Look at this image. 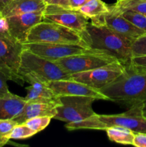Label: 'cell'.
Listing matches in <instances>:
<instances>
[{"label": "cell", "mask_w": 146, "mask_h": 147, "mask_svg": "<svg viewBox=\"0 0 146 147\" xmlns=\"http://www.w3.org/2000/svg\"><path fill=\"white\" fill-rule=\"evenodd\" d=\"M43 1L47 4H57V5L69 7L68 0H43Z\"/></svg>", "instance_id": "1f68e13d"}, {"label": "cell", "mask_w": 146, "mask_h": 147, "mask_svg": "<svg viewBox=\"0 0 146 147\" xmlns=\"http://www.w3.org/2000/svg\"><path fill=\"white\" fill-rule=\"evenodd\" d=\"M109 140L117 144L133 145L134 132L123 126H111L105 130Z\"/></svg>", "instance_id": "ffe728a7"}, {"label": "cell", "mask_w": 146, "mask_h": 147, "mask_svg": "<svg viewBox=\"0 0 146 147\" xmlns=\"http://www.w3.org/2000/svg\"><path fill=\"white\" fill-rule=\"evenodd\" d=\"M57 103H40V102H27L19 114L13 120L17 123H23L28 119L38 116H51L53 118L57 113Z\"/></svg>", "instance_id": "2e32d148"}, {"label": "cell", "mask_w": 146, "mask_h": 147, "mask_svg": "<svg viewBox=\"0 0 146 147\" xmlns=\"http://www.w3.org/2000/svg\"><path fill=\"white\" fill-rule=\"evenodd\" d=\"M143 104L129 108L124 113L111 115L95 113L85 119L77 122L67 123L65 128L69 131L77 129L105 131L111 126H123L134 133H146V117L143 110Z\"/></svg>", "instance_id": "7a4b0ae2"}, {"label": "cell", "mask_w": 146, "mask_h": 147, "mask_svg": "<svg viewBox=\"0 0 146 147\" xmlns=\"http://www.w3.org/2000/svg\"><path fill=\"white\" fill-rule=\"evenodd\" d=\"M117 61L114 56L101 50H96L64 57L54 62L66 73L71 75L102 67Z\"/></svg>", "instance_id": "8992f818"}, {"label": "cell", "mask_w": 146, "mask_h": 147, "mask_svg": "<svg viewBox=\"0 0 146 147\" xmlns=\"http://www.w3.org/2000/svg\"><path fill=\"white\" fill-rule=\"evenodd\" d=\"M49 87L54 91L57 96H90L97 100L109 99L100 92V90L90 87L81 82L72 79L59 80L50 81L47 83Z\"/></svg>", "instance_id": "4fadbf2b"}, {"label": "cell", "mask_w": 146, "mask_h": 147, "mask_svg": "<svg viewBox=\"0 0 146 147\" xmlns=\"http://www.w3.org/2000/svg\"><path fill=\"white\" fill-rule=\"evenodd\" d=\"M109 100L129 108L146 102V72L130 67L116 80L100 89Z\"/></svg>", "instance_id": "6da1fadb"}, {"label": "cell", "mask_w": 146, "mask_h": 147, "mask_svg": "<svg viewBox=\"0 0 146 147\" xmlns=\"http://www.w3.org/2000/svg\"><path fill=\"white\" fill-rule=\"evenodd\" d=\"M125 70V66L117 61L87 71L73 73L71 78L90 87L100 90L116 80Z\"/></svg>", "instance_id": "9c48e42d"}, {"label": "cell", "mask_w": 146, "mask_h": 147, "mask_svg": "<svg viewBox=\"0 0 146 147\" xmlns=\"http://www.w3.org/2000/svg\"><path fill=\"white\" fill-rule=\"evenodd\" d=\"M11 0H0V13L2 11L4 7H6L7 4H8Z\"/></svg>", "instance_id": "d6a6232c"}, {"label": "cell", "mask_w": 146, "mask_h": 147, "mask_svg": "<svg viewBox=\"0 0 146 147\" xmlns=\"http://www.w3.org/2000/svg\"><path fill=\"white\" fill-rule=\"evenodd\" d=\"M43 13L44 20L57 23L80 33L88 45L87 32L88 18L79 10L57 4H47Z\"/></svg>", "instance_id": "ba28073f"}, {"label": "cell", "mask_w": 146, "mask_h": 147, "mask_svg": "<svg viewBox=\"0 0 146 147\" xmlns=\"http://www.w3.org/2000/svg\"><path fill=\"white\" fill-rule=\"evenodd\" d=\"M52 119V117L48 116H38V117H34L32 119H28L24 122V123L27 124L29 127L31 128L34 131L39 133V132L44 130L50 124Z\"/></svg>", "instance_id": "d4e9b609"}, {"label": "cell", "mask_w": 146, "mask_h": 147, "mask_svg": "<svg viewBox=\"0 0 146 147\" xmlns=\"http://www.w3.org/2000/svg\"><path fill=\"white\" fill-rule=\"evenodd\" d=\"M44 11L26 13L4 18L9 32L22 44H25L29 32L37 24L44 20Z\"/></svg>", "instance_id": "8fae6325"}, {"label": "cell", "mask_w": 146, "mask_h": 147, "mask_svg": "<svg viewBox=\"0 0 146 147\" xmlns=\"http://www.w3.org/2000/svg\"><path fill=\"white\" fill-rule=\"evenodd\" d=\"M17 124L13 119H0V147L7 144L10 139V134Z\"/></svg>", "instance_id": "7402d4cb"}, {"label": "cell", "mask_w": 146, "mask_h": 147, "mask_svg": "<svg viewBox=\"0 0 146 147\" xmlns=\"http://www.w3.org/2000/svg\"><path fill=\"white\" fill-rule=\"evenodd\" d=\"M3 19H4V18H3L2 16H1V13H0V22H1V20H2Z\"/></svg>", "instance_id": "e575fe53"}, {"label": "cell", "mask_w": 146, "mask_h": 147, "mask_svg": "<svg viewBox=\"0 0 146 147\" xmlns=\"http://www.w3.org/2000/svg\"><path fill=\"white\" fill-rule=\"evenodd\" d=\"M143 113H144V116L146 117V111L145 112H143Z\"/></svg>", "instance_id": "d590c367"}, {"label": "cell", "mask_w": 146, "mask_h": 147, "mask_svg": "<svg viewBox=\"0 0 146 147\" xmlns=\"http://www.w3.org/2000/svg\"><path fill=\"white\" fill-rule=\"evenodd\" d=\"M4 25H6L5 22L0 24V58L14 73L18 74L24 44L16 40L6 27H2Z\"/></svg>", "instance_id": "7c38bea8"}, {"label": "cell", "mask_w": 146, "mask_h": 147, "mask_svg": "<svg viewBox=\"0 0 146 147\" xmlns=\"http://www.w3.org/2000/svg\"><path fill=\"white\" fill-rule=\"evenodd\" d=\"M62 105L57 106V113L53 119L66 123L77 122L95 114L92 103L96 98L90 96H59Z\"/></svg>", "instance_id": "52a82bcc"}, {"label": "cell", "mask_w": 146, "mask_h": 147, "mask_svg": "<svg viewBox=\"0 0 146 147\" xmlns=\"http://www.w3.org/2000/svg\"><path fill=\"white\" fill-rule=\"evenodd\" d=\"M37 132L29 127L27 124L24 123H17L13 129L11 134H10V139H24L27 138L31 137L37 134Z\"/></svg>", "instance_id": "603a6c76"}, {"label": "cell", "mask_w": 146, "mask_h": 147, "mask_svg": "<svg viewBox=\"0 0 146 147\" xmlns=\"http://www.w3.org/2000/svg\"><path fill=\"white\" fill-rule=\"evenodd\" d=\"M112 7L120 13L130 10L146 16V0H121Z\"/></svg>", "instance_id": "44dd1931"}, {"label": "cell", "mask_w": 146, "mask_h": 147, "mask_svg": "<svg viewBox=\"0 0 146 147\" xmlns=\"http://www.w3.org/2000/svg\"><path fill=\"white\" fill-rule=\"evenodd\" d=\"M87 1V0H68L69 7L74 9H78Z\"/></svg>", "instance_id": "4dcf8cb0"}, {"label": "cell", "mask_w": 146, "mask_h": 147, "mask_svg": "<svg viewBox=\"0 0 146 147\" xmlns=\"http://www.w3.org/2000/svg\"><path fill=\"white\" fill-rule=\"evenodd\" d=\"M87 32V43L90 48L114 56L126 67L130 65L133 57L131 46L133 40L113 31L106 25H94L89 23Z\"/></svg>", "instance_id": "3957f363"}, {"label": "cell", "mask_w": 146, "mask_h": 147, "mask_svg": "<svg viewBox=\"0 0 146 147\" xmlns=\"http://www.w3.org/2000/svg\"><path fill=\"white\" fill-rule=\"evenodd\" d=\"M47 4L43 0H11L1 12L3 18L26 13L44 11Z\"/></svg>", "instance_id": "e0dca14e"}, {"label": "cell", "mask_w": 146, "mask_h": 147, "mask_svg": "<svg viewBox=\"0 0 146 147\" xmlns=\"http://www.w3.org/2000/svg\"><path fill=\"white\" fill-rule=\"evenodd\" d=\"M104 24L113 31L132 40L144 34V32L122 16L112 6H109V11L104 14Z\"/></svg>", "instance_id": "9a60e30c"}, {"label": "cell", "mask_w": 146, "mask_h": 147, "mask_svg": "<svg viewBox=\"0 0 146 147\" xmlns=\"http://www.w3.org/2000/svg\"><path fill=\"white\" fill-rule=\"evenodd\" d=\"M25 43L74 44L89 47L80 33L47 20H43L31 27Z\"/></svg>", "instance_id": "277c9868"}, {"label": "cell", "mask_w": 146, "mask_h": 147, "mask_svg": "<svg viewBox=\"0 0 146 147\" xmlns=\"http://www.w3.org/2000/svg\"><path fill=\"white\" fill-rule=\"evenodd\" d=\"M87 1H89V0H87Z\"/></svg>", "instance_id": "74e56055"}, {"label": "cell", "mask_w": 146, "mask_h": 147, "mask_svg": "<svg viewBox=\"0 0 146 147\" xmlns=\"http://www.w3.org/2000/svg\"><path fill=\"white\" fill-rule=\"evenodd\" d=\"M123 17L146 33V16L133 11H125L120 13Z\"/></svg>", "instance_id": "cb8c5ba5"}, {"label": "cell", "mask_w": 146, "mask_h": 147, "mask_svg": "<svg viewBox=\"0 0 146 147\" xmlns=\"http://www.w3.org/2000/svg\"><path fill=\"white\" fill-rule=\"evenodd\" d=\"M0 71L7 75V77L9 78V80H12L20 86H23L25 82L21 76L14 73L1 58H0Z\"/></svg>", "instance_id": "4316f807"}, {"label": "cell", "mask_w": 146, "mask_h": 147, "mask_svg": "<svg viewBox=\"0 0 146 147\" xmlns=\"http://www.w3.org/2000/svg\"><path fill=\"white\" fill-rule=\"evenodd\" d=\"M24 47L34 54L52 61L74 55L99 50L82 45L74 44L25 43L24 44Z\"/></svg>", "instance_id": "30bf717a"}, {"label": "cell", "mask_w": 146, "mask_h": 147, "mask_svg": "<svg viewBox=\"0 0 146 147\" xmlns=\"http://www.w3.org/2000/svg\"><path fill=\"white\" fill-rule=\"evenodd\" d=\"M27 103L24 98L11 92L0 97V119H14Z\"/></svg>", "instance_id": "ac0fdd59"}, {"label": "cell", "mask_w": 146, "mask_h": 147, "mask_svg": "<svg viewBox=\"0 0 146 147\" xmlns=\"http://www.w3.org/2000/svg\"><path fill=\"white\" fill-rule=\"evenodd\" d=\"M133 146L146 147V133H134Z\"/></svg>", "instance_id": "f546056e"}, {"label": "cell", "mask_w": 146, "mask_h": 147, "mask_svg": "<svg viewBox=\"0 0 146 147\" xmlns=\"http://www.w3.org/2000/svg\"><path fill=\"white\" fill-rule=\"evenodd\" d=\"M9 80V78L7 77V75L0 71V97L4 96L9 93L7 81Z\"/></svg>", "instance_id": "f1b7e54d"}, {"label": "cell", "mask_w": 146, "mask_h": 147, "mask_svg": "<svg viewBox=\"0 0 146 147\" xmlns=\"http://www.w3.org/2000/svg\"><path fill=\"white\" fill-rule=\"evenodd\" d=\"M133 57L146 55V33L133 40L131 46Z\"/></svg>", "instance_id": "484cf974"}, {"label": "cell", "mask_w": 146, "mask_h": 147, "mask_svg": "<svg viewBox=\"0 0 146 147\" xmlns=\"http://www.w3.org/2000/svg\"><path fill=\"white\" fill-rule=\"evenodd\" d=\"M143 112H145L146 111V102H145V103H143Z\"/></svg>", "instance_id": "836d02e7"}, {"label": "cell", "mask_w": 146, "mask_h": 147, "mask_svg": "<svg viewBox=\"0 0 146 147\" xmlns=\"http://www.w3.org/2000/svg\"><path fill=\"white\" fill-rule=\"evenodd\" d=\"M128 67L137 70L146 72V55L132 57Z\"/></svg>", "instance_id": "83f0119b"}, {"label": "cell", "mask_w": 146, "mask_h": 147, "mask_svg": "<svg viewBox=\"0 0 146 147\" xmlns=\"http://www.w3.org/2000/svg\"><path fill=\"white\" fill-rule=\"evenodd\" d=\"M77 10L94 24L109 11V6L102 0H89Z\"/></svg>", "instance_id": "d6986e66"}, {"label": "cell", "mask_w": 146, "mask_h": 147, "mask_svg": "<svg viewBox=\"0 0 146 147\" xmlns=\"http://www.w3.org/2000/svg\"><path fill=\"white\" fill-rule=\"evenodd\" d=\"M20 76L24 81L30 84L29 87L25 88L27 95L24 98L27 102H40L62 105L60 97L49 87L47 83L30 73H24Z\"/></svg>", "instance_id": "5bb4252c"}, {"label": "cell", "mask_w": 146, "mask_h": 147, "mask_svg": "<svg viewBox=\"0 0 146 147\" xmlns=\"http://www.w3.org/2000/svg\"><path fill=\"white\" fill-rule=\"evenodd\" d=\"M30 73L46 83L52 80L72 79L71 75L66 73L62 68L52 60L31 53L24 49L21 55L18 74Z\"/></svg>", "instance_id": "5b68a950"}, {"label": "cell", "mask_w": 146, "mask_h": 147, "mask_svg": "<svg viewBox=\"0 0 146 147\" xmlns=\"http://www.w3.org/2000/svg\"><path fill=\"white\" fill-rule=\"evenodd\" d=\"M117 1H121V0H117Z\"/></svg>", "instance_id": "8d00e7d4"}]
</instances>
